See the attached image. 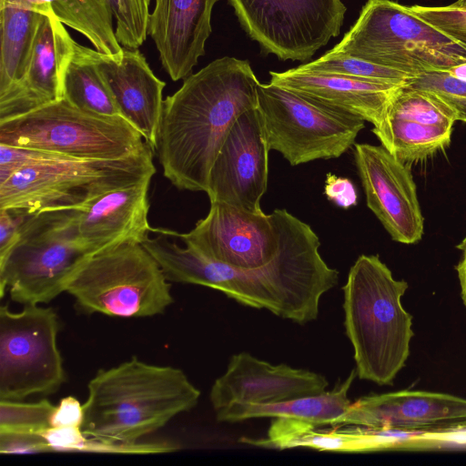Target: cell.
Masks as SVG:
<instances>
[{"mask_svg":"<svg viewBox=\"0 0 466 466\" xmlns=\"http://www.w3.org/2000/svg\"><path fill=\"white\" fill-rule=\"evenodd\" d=\"M408 289L376 255H360L350 268L342 287L344 326L360 380L392 385L405 367L414 336L401 302Z\"/></svg>","mask_w":466,"mask_h":466,"instance_id":"obj_4","label":"cell"},{"mask_svg":"<svg viewBox=\"0 0 466 466\" xmlns=\"http://www.w3.org/2000/svg\"><path fill=\"white\" fill-rule=\"evenodd\" d=\"M324 193L339 208L348 209L357 204L358 196L353 183L346 177L327 174Z\"/></svg>","mask_w":466,"mask_h":466,"instance_id":"obj_38","label":"cell"},{"mask_svg":"<svg viewBox=\"0 0 466 466\" xmlns=\"http://www.w3.org/2000/svg\"><path fill=\"white\" fill-rule=\"evenodd\" d=\"M96 63L120 116L155 153L166 83L156 76L138 49L124 47L119 57L96 50Z\"/></svg>","mask_w":466,"mask_h":466,"instance_id":"obj_21","label":"cell"},{"mask_svg":"<svg viewBox=\"0 0 466 466\" xmlns=\"http://www.w3.org/2000/svg\"><path fill=\"white\" fill-rule=\"evenodd\" d=\"M388 129L387 149L409 167L447 148L452 133V127L425 125L392 116H388Z\"/></svg>","mask_w":466,"mask_h":466,"instance_id":"obj_27","label":"cell"},{"mask_svg":"<svg viewBox=\"0 0 466 466\" xmlns=\"http://www.w3.org/2000/svg\"><path fill=\"white\" fill-rule=\"evenodd\" d=\"M356 376L357 370L353 369L342 383L319 394L268 404L234 402L217 410L216 418L221 422H238L254 418H285L315 428L326 425L336 427L351 404L348 393Z\"/></svg>","mask_w":466,"mask_h":466,"instance_id":"obj_23","label":"cell"},{"mask_svg":"<svg viewBox=\"0 0 466 466\" xmlns=\"http://www.w3.org/2000/svg\"><path fill=\"white\" fill-rule=\"evenodd\" d=\"M42 15L24 0H0V95L23 76Z\"/></svg>","mask_w":466,"mask_h":466,"instance_id":"obj_24","label":"cell"},{"mask_svg":"<svg viewBox=\"0 0 466 466\" xmlns=\"http://www.w3.org/2000/svg\"><path fill=\"white\" fill-rule=\"evenodd\" d=\"M50 451L42 434L22 432H0L2 454H24Z\"/></svg>","mask_w":466,"mask_h":466,"instance_id":"obj_35","label":"cell"},{"mask_svg":"<svg viewBox=\"0 0 466 466\" xmlns=\"http://www.w3.org/2000/svg\"><path fill=\"white\" fill-rule=\"evenodd\" d=\"M354 158L367 206L391 238L402 244L420 241L424 218L410 167L382 145L355 143Z\"/></svg>","mask_w":466,"mask_h":466,"instance_id":"obj_16","label":"cell"},{"mask_svg":"<svg viewBox=\"0 0 466 466\" xmlns=\"http://www.w3.org/2000/svg\"><path fill=\"white\" fill-rule=\"evenodd\" d=\"M464 9H466V8H464Z\"/></svg>","mask_w":466,"mask_h":466,"instance_id":"obj_43","label":"cell"},{"mask_svg":"<svg viewBox=\"0 0 466 466\" xmlns=\"http://www.w3.org/2000/svg\"><path fill=\"white\" fill-rule=\"evenodd\" d=\"M60 159L72 158L48 151L0 144V185L22 168Z\"/></svg>","mask_w":466,"mask_h":466,"instance_id":"obj_34","label":"cell"},{"mask_svg":"<svg viewBox=\"0 0 466 466\" xmlns=\"http://www.w3.org/2000/svg\"><path fill=\"white\" fill-rule=\"evenodd\" d=\"M410 9L466 48V9L454 6L411 5Z\"/></svg>","mask_w":466,"mask_h":466,"instance_id":"obj_33","label":"cell"},{"mask_svg":"<svg viewBox=\"0 0 466 466\" xmlns=\"http://www.w3.org/2000/svg\"><path fill=\"white\" fill-rule=\"evenodd\" d=\"M78 209L31 214L8 254L0 260V294L25 305L46 304L66 291L94 254L81 239Z\"/></svg>","mask_w":466,"mask_h":466,"instance_id":"obj_6","label":"cell"},{"mask_svg":"<svg viewBox=\"0 0 466 466\" xmlns=\"http://www.w3.org/2000/svg\"><path fill=\"white\" fill-rule=\"evenodd\" d=\"M387 116L447 127L457 121L454 110L438 95L407 85L394 92Z\"/></svg>","mask_w":466,"mask_h":466,"instance_id":"obj_28","label":"cell"},{"mask_svg":"<svg viewBox=\"0 0 466 466\" xmlns=\"http://www.w3.org/2000/svg\"><path fill=\"white\" fill-rule=\"evenodd\" d=\"M258 108L269 149L291 166L339 157L365 127L358 116L270 82L258 86Z\"/></svg>","mask_w":466,"mask_h":466,"instance_id":"obj_10","label":"cell"},{"mask_svg":"<svg viewBox=\"0 0 466 466\" xmlns=\"http://www.w3.org/2000/svg\"><path fill=\"white\" fill-rule=\"evenodd\" d=\"M151 179L110 190L78 209L80 238L94 255L123 244H141L148 237Z\"/></svg>","mask_w":466,"mask_h":466,"instance_id":"obj_22","label":"cell"},{"mask_svg":"<svg viewBox=\"0 0 466 466\" xmlns=\"http://www.w3.org/2000/svg\"><path fill=\"white\" fill-rule=\"evenodd\" d=\"M246 33L267 54L306 61L339 35L341 0H228Z\"/></svg>","mask_w":466,"mask_h":466,"instance_id":"obj_12","label":"cell"},{"mask_svg":"<svg viewBox=\"0 0 466 466\" xmlns=\"http://www.w3.org/2000/svg\"><path fill=\"white\" fill-rule=\"evenodd\" d=\"M279 232V248L268 264L239 269L210 260L171 240L159 228L141 243L168 281L208 287L237 302L303 325L318 318L321 297L335 287L339 271L321 258L319 239L309 225L286 209L271 213Z\"/></svg>","mask_w":466,"mask_h":466,"instance_id":"obj_1","label":"cell"},{"mask_svg":"<svg viewBox=\"0 0 466 466\" xmlns=\"http://www.w3.org/2000/svg\"><path fill=\"white\" fill-rule=\"evenodd\" d=\"M84 421V406L72 396L63 398L56 406L51 419V427H78Z\"/></svg>","mask_w":466,"mask_h":466,"instance_id":"obj_39","label":"cell"},{"mask_svg":"<svg viewBox=\"0 0 466 466\" xmlns=\"http://www.w3.org/2000/svg\"><path fill=\"white\" fill-rule=\"evenodd\" d=\"M55 409L47 400L37 402L0 400V432L43 434L51 427Z\"/></svg>","mask_w":466,"mask_h":466,"instance_id":"obj_30","label":"cell"},{"mask_svg":"<svg viewBox=\"0 0 466 466\" xmlns=\"http://www.w3.org/2000/svg\"><path fill=\"white\" fill-rule=\"evenodd\" d=\"M147 5H149L150 0H144Z\"/></svg>","mask_w":466,"mask_h":466,"instance_id":"obj_42","label":"cell"},{"mask_svg":"<svg viewBox=\"0 0 466 466\" xmlns=\"http://www.w3.org/2000/svg\"><path fill=\"white\" fill-rule=\"evenodd\" d=\"M58 318L51 308H0V400L49 395L66 381L57 346Z\"/></svg>","mask_w":466,"mask_h":466,"instance_id":"obj_11","label":"cell"},{"mask_svg":"<svg viewBox=\"0 0 466 466\" xmlns=\"http://www.w3.org/2000/svg\"><path fill=\"white\" fill-rule=\"evenodd\" d=\"M259 81L248 60L218 58L164 99L156 152L180 190L207 191L214 160L234 123L258 106Z\"/></svg>","mask_w":466,"mask_h":466,"instance_id":"obj_2","label":"cell"},{"mask_svg":"<svg viewBox=\"0 0 466 466\" xmlns=\"http://www.w3.org/2000/svg\"><path fill=\"white\" fill-rule=\"evenodd\" d=\"M24 1L37 12L53 14L61 23L86 36L97 51L117 57L122 55L124 47L116 39L108 0Z\"/></svg>","mask_w":466,"mask_h":466,"instance_id":"obj_25","label":"cell"},{"mask_svg":"<svg viewBox=\"0 0 466 466\" xmlns=\"http://www.w3.org/2000/svg\"><path fill=\"white\" fill-rule=\"evenodd\" d=\"M82 431L88 437L137 442L198 402L185 372L137 357L103 369L89 380Z\"/></svg>","mask_w":466,"mask_h":466,"instance_id":"obj_3","label":"cell"},{"mask_svg":"<svg viewBox=\"0 0 466 466\" xmlns=\"http://www.w3.org/2000/svg\"><path fill=\"white\" fill-rule=\"evenodd\" d=\"M154 151L114 159H60L26 167L0 185V208L36 213L82 209L97 197L153 177Z\"/></svg>","mask_w":466,"mask_h":466,"instance_id":"obj_7","label":"cell"},{"mask_svg":"<svg viewBox=\"0 0 466 466\" xmlns=\"http://www.w3.org/2000/svg\"><path fill=\"white\" fill-rule=\"evenodd\" d=\"M63 98L97 115L121 116L113 96L96 63V49L75 41L73 54L65 68Z\"/></svg>","mask_w":466,"mask_h":466,"instance_id":"obj_26","label":"cell"},{"mask_svg":"<svg viewBox=\"0 0 466 466\" xmlns=\"http://www.w3.org/2000/svg\"><path fill=\"white\" fill-rule=\"evenodd\" d=\"M30 215L24 210L0 208V260L5 258L16 243Z\"/></svg>","mask_w":466,"mask_h":466,"instance_id":"obj_36","label":"cell"},{"mask_svg":"<svg viewBox=\"0 0 466 466\" xmlns=\"http://www.w3.org/2000/svg\"><path fill=\"white\" fill-rule=\"evenodd\" d=\"M270 83L363 118L384 147L389 145L388 108L400 86L341 75L300 71L269 72Z\"/></svg>","mask_w":466,"mask_h":466,"instance_id":"obj_19","label":"cell"},{"mask_svg":"<svg viewBox=\"0 0 466 466\" xmlns=\"http://www.w3.org/2000/svg\"><path fill=\"white\" fill-rule=\"evenodd\" d=\"M74 43L63 23L43 14L23 76L0 95V122L63 98V75Z\"/></svg>","mask_w":466,"mask_h":466,"instance_id":"obj_18","label":"cell"},{"mask_svg":"<svg viewBox=\"0 0 466 466\" xmlns=\"http://www.w3.org/2000/svg\"><path fill=\"white\" fill-rule=\"evenodd\" d=\"M269 150L258 106L247 110L228 131L211 167L206 191L210 202L262 212Z\"/></svg>","mask_w":466,"mask_h":466,"instance_id":"obj_15","label":"cell"},{"mask_svg":"<svg viewBox=\"0 0 466 466\" xmlns=\"http://www.w3.org/2000/svg\"><path fill=\"white\" fill-rule=\"evenodd\" d=\"M451 5L457 7L466 8V0H457L455 3Z\"/></svg>","mask_w":466,"mask_h":466,"instance_id":"obj_41","label":"cell"},{"mask_svg":"<svg viewBox=\"0 0 466 466\" xmlns=\"http://www.w3.org/2000/svg\"><path fill=\"white\" fill-rule=\"evenodd\" d=\"M147 33L173 81L185 79L205 54L218 0H155Z\"/></svg>","mask_w":466,"mask_h":466,"instance_id":"obj_20","label":"cell"},{"mask_svg":"<svg viewBox=\"0 0 466 466\" xmlns=\"http://www.w3.org/2000/svg\"><path fill=\"white\" fill-rule=\"evenodd\" d=\"M66 292L79 311L118 318L162 314L174 302L171 286L139 243L123 244L91 256Z\"/></svg>","mask_w":466,"mask_h":466,"instance_id":"obj_8","label":"cell"},{"mask_svg":"<svg viewBox=\"0 0 466 466\" xmlns=\"http://www.w3.org/2000/svg\"><path fill=\"white\" fill-rule=\"evenodd\" d=\"M0 144L35 148L72 159H114L147 145L122 116L83 110L65 98L0 122Z\"/></svg>","mask_w":466,"mask_h":466,"instance_id":"obj_9","label":"cell"},{"mask_svg":"<svg viewBox=\"0 0 466 466\" xmlns=\"http://www.w3.org/2000/svg\"><path fill=\"white\" fill-rule=\"evenodd\" d=\"M300 71L341 75L365 80L403 86L411 78L404 73L362 59L328 51L318 59L297 67Z\"/></svg>","mask_w":466,"mask_h":466,"instance_id":"obj_29","label":"cell"},{"mask_svg":"<svg viewBox=\"0 0 466 466\" xmlns=\"http://www.w3.org/2000/svg\"><path fill=\"white\" fill-rule=\"evenodd\" d=\"M457 248L461 251V257L457 263L455 269L460 283L461 300L466 308V237L461 240Z\"/></svg>","mask_w":466,"mask_h":466,"instance_id":"obj_40","label":"cell"},{"mask_svg":"<svg viewBox=\"0 0 466 466\" xmlns=\"http://www.w3.org/2000/svg\"><path fill=\"white\" fill-rule=\"evenodd\" d=\"M327 379L287 364L273 365L248 352L233 355L213 383L209 400L215 411L234 402L268 404L326 390Z\"/></svg>","mask_w":466,"mask_h":466,"instance_id":"obj_17","label":"cell"},{"mask_svg":"<svg viewBox=\"0 0 466 466\" xmlns=\"http://www.w3.org/2000/svg\"><path fill=\"white\" fill-rule=\"evenodd\" d=\"M50 451H84L86 435L78 427H50L43 434Z\"/></svg>","mask_w":466,"mask_h":466,"instance_id":"obj_37","label":"cell"},{"mask_svg":"<svg viewBox=\"0 0 466 466\" xmlns=\"http://www.w3.org/2000/svg\"><path fill=\"white\" fill-rule=\"evenodd\" d=\"M411 77L466 62V48L391 0H368L342 40L329 50Z\"/></svg>","mask_w":466,"mask_h":466,"instance_id":"obj_5","label":"cell"},{"mask_svg":"<svg viewBox=\"0 0 466 466\" xmlns=\"http://www.w3.org/2000/svg\"><path fill=\"white\" fill-rule=\"evenodd\" d=\"M358 425L426 435L466 432V399L443 392L403 390L351 402L336 427Z\"/></svg>","mask_w":466,"mask_h":466,"instance_id":"obj_14","label":"cell"},{"mask_svg":"<svg viewBox=\"0 0 466 466\" xmlns=\"http://www.w3.org/2000/svg\"><path fill=\"white\" fill-rule=\"evenodd\" d=\"M159 229L179 238L205 258L239 269L268 264L277 256L280 242L272 214L250 212L223 202H210L208 215L187 233Z\"/></svg>","mask_w":466,"mask_h":466,"instance_id":"obj_13","label":"cell"},{"mask_svg":"<svg viewBox=\"0 0 466 466\" xmlns=\"http://www.w3.org/2000/svg\"><path fill=\"white\" fill-rule=\"evenodd\" d=\"M405 85L435 93L454 110L457 121L466 123V80L458 79L443 70L411 77Z\"/></svg>","mask_w":466,"mask_h":466,"instance_id":"obj_32","label":"cell"},{"mask_svg":"<svg viewBox=\"0 0 466 466\" xmlns=\"http://www.w3.org/2000/svg\"><path fill=\"white\" fill-rule=\"evenodd\" d=\"M118 43L125 48L138 49L148 33L149 5L144 0H108Z\"/></svg>","mask_w":466,"mask_h":466,"instance_id":"obj_31","label":"cell"}]
</instances>
